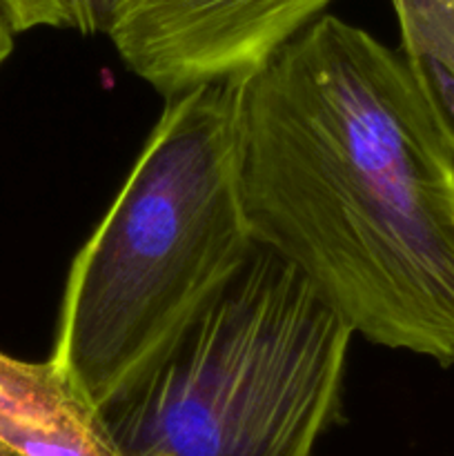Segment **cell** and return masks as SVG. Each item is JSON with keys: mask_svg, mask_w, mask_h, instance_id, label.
Masks as SVG:
<instances>
[{"mask_svg": "<svg viewBox=\"0 0 454 456\" xmlns=\"http://www.w3.org/2000/svg\"><path fill=\"white\" fill-rule=\"evenodd\" d=\"M239 87L256 245L354 337L454 365V147L403 53L320 13Z\"/></svg>", "mask_w": 454, "mask_h": 456, "instance_id": "1", "label": "cell"}, {"mask_svg": "<svg viewBox=\"0 0 454 456\" xmlns=\"http://www.w3.org/2000/svg\"><path fill=\"white\" fill-rule=\"evenodd\" d=\"M239 83L165 98L71 261L49 361L96 408L163 361L256 249L240 194Z\"/></svg>", "mask_w": 454, "mask_h": 456, "instance_id": "2", "label": "cell"}, {"mask_svg": "<svg viewBox=\"0 0 454 456\" xmlns=\"http://www.w3.org/2000/svg\"><path fill=\"white\" fill-rule=\"evenodd\" d=\"M352 338L256 245L163 361L98 410L123 456H314L341 408Z\"/></svg>", "mask_w": 454, "mask_h": 456, "instance_id": "3", "label": "cell"}, {"mask_svg": "<svg viewBox=\"0 0 454 456\" xmlns=\"http://www.w3.org/2000/svg\"><path fill=\"white\" fill-rule=\"evenodd\" d=\"M334 0H120L109 40L129 71L167 96L239 83Z\"/></svg>", "mask_w": 454, "mask_h": 456, "instance_id": "4", "label": "cell"}, {"mask_svg": "<svg viewBox=\"0 0 454 456\" xmlns=\"http://www.w3.org/2000/svg\"><path fill=\"white\" fill-rule=\"evenodd\" d=\"M0 456H123L102 414L52 361L0 352Z\"/></svg>", "mask_w": 454, "mask_h": 456, "instance_id": "5", "label": "cell"}, {"mask_svg": "<svg viewBox=\"0 0 454 456\" xmlns=\"http://www.w3.org/2000/svg\"><path fill=\"white\" fill-rule=\"evenodd\" d=\"M401 53L454 147V7L443 0H392Z\"/></svg>", "mask_w": 454, "mask_h": 456, "instance_id": "6", "label": "cell"}, {"mask_svg": "<svg viewBox=\"0 0 454 456\" xmlns=\"http://www.w3.org/2000/svg\"><path fill=\"white\" fill-rule=\"evenodd\" d=\"M16 34L38 27H67L65 0H0Z\"/></svg>", "mask_w": 454, "mask_h": 456, "instance_id": "7", "label": "cell"}, {"mask_svg": "<svg viewBox=\"0 0 454 456\" xmlns=\"http://www.w3.org/2000/svg\"><path fill=\"white\" fill-rule=\"evenodd\" d=\"M120 0H65L67 27L83 36L109 34Z\"/></svg>", "mask_w": 454, "mask_h": 456, "instance_id": "8", "label": "cell"}, {"mask_svg": "<svg viewBox=\"0 0 454 456\" xmlns=\"http://www.w3.org/2000/svg\"><path fill=\"white\" fill-rule=\"evenodd\" d=\"M13 34H16V31H13L12 25H9L7 16H4L3 7H0V65H3L9 56H12Z\"/></svg>", "mask_w": 454, "mask_h": 456, "instance_id": "9", "label": "cell"}, {"mask_svg": "<svg viewBox=\"0 0 454 456\" xmlns=\"http://www.w3.org/2000/svg\"><path fill=\"white\" fill-rule=\"evenodd\" d=\"M443 3H448V4H452V7H454V0H443Z\"/></svg>", "mask_w": 454, "mask_h": 456, "instance_id": "10", "label": "cell"}]
</instances>
